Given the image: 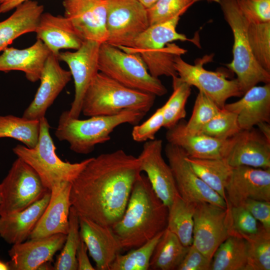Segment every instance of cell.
Masks as SVG:
<instances>
[{"instance_id": "40", "label": "cell", "mask_w": 270, "mask_h": 270, "mask_svg": "<svg viewBox=\"0 0 270 270\" xmlns=\"http://www.w3.org/2000/svg\"><path fill=\"white\" fill-rule=\"evenodd\" d=\"M221 108L204 93L199 91L196 97L191 116L184 122V128L192 134H198Z\"/></svg>"}, {"instance_id": "5", "label": "cell", "mask_w": 270, "mask_h": 270, "mask_svg": "<svg viewBox=\"0 0 270 270\" xmlns=\"http://www.w3.org/2000/svg\"><path fill=\"white\" fill-rule=\"evenodd\" d=\"M156 97L126 87L99 72L84 93L81 113L90 117L112 116L127 110L146 114L154 105Z\"/></svg>"}, {"instance_id": "3", "label": "cell", "mask_w": 270, "mask_h": 270, "mask_svg": "<svg viewBox=\"0 0 270 270\" xmlns=\"http://www.w3.org/2000/svg\"><path fill=\"white\" fill-rule=\"evenodd\" d=\"M180 16L150 26L134 39L130 48H118L125 52L139 55L150 74L156 78L162 76L172 78L178 76L174 60L186 50L172 42L190 40L185 34L176 31Z\"/></svg>"}, {"instance_id": "33", "label": "cell", "mask_w": 270, "mask_h": 270, "mask_svg": "<svg viewBox=\"0 0 270 270\" xmlns=\"http://www.w3.org/2000/svg\"><path fill=\"white\" fill-rule=\"evenodd\" d=\"M40 129V120H30L12 115L0 116V138H14L28 148L36 145Z\"/></svg>"}, {"instance_id": "41", "label": "cell", "mask_w": 270, "mask_h": 270, "mask_svg": "<svg viewBox=\"0 0 270 270\" xmlns=\"http://www.w3.org/2000/svg\"><path fill=\"white\" fill-rule=\"evenodd\" d=\"M200 0H158L146 8L150 26L168 20L182 14L194 2Z\"/></svg>"}, {"instance_id": "44", "label": "cell", "mask_w": 270, "mask_h": 270, "mask_svg": "<svg viewBox=\"0 0 270 270\" xmlns=\"http://www.w3.org/2000/svg\"><path fill=\"white\" fill-rule=\"evenodd\" d=\"M164 126L162 106L158 108L147 120L136 124L132 132V136L136 142H146L156 138V132Z\"/></svg>"}, {"instance_id": "42", "label": "cell", "mask_w": 270, "mask_h": 270, "mask_svg": "<svg viewBox=\"0 0 270 270\" xmlns=\"http://www.w3.org/2000/svg\"><path fill=\"white\" fill-rule=\"evenodd\" d=\"M229 216L232 236L242 237L256 233L259 222L244 206H230L226 208Z\"/></svg>"}, {"instance_id": "46", "label": "cell", "mask_w": 270, "mask_h": 270, "mask_svg": "<svg viewBox=\"0 0 270 270\" xmlns=\"http://www.w3.org/2000/svg\"><path fill=\"white\" fill-rule=\"evenodd\" d=\"M240 206L246 208L264 228L270 231V202L248 200Z\"/></svg>"}, {"instance_id": "11", "label": "cell", "mask_w": 270, "mask_h": 270, "mask_svg": "<svg viewBox=\"0 0 270 270\" xmlns=\"http://www.w3.org/2000/svg\"><path fill=\"white\" fill-rule=\"evenodd\" d=\"M206 58L200 60L192 65L183 60L181 56H178L174 60V68L182 81L197 88L222 108L228 98L240 97L244 93L236 78L228 80L224 74L204 68Z\"/></svg>"}, {"instance_id": "7", "label": "cell", "mask_w": 270, "mask_h": 270, "mask_svg": "<svg viewBox=\"0 0 270 270\" xmlns=\"http://www.w3.org/2000/svg\"><path fill=\"white\" fill-rule=\"evenodd\" d=\"M50 125L46 117L40 119L38 142L33 148L18 144L14 154L28 164L38 174L49 190L62 182H72L90 160L92 158L80 162L71 163L62 160L56 152V146L50 133Z\"/></svg>"}, {"instance_id": "47", "label": "cell", "mask_w": 270, "mask_h": 270, "mask_svg": "<svg viewBox=\"0 0 270 270\" xmlns=\"http://www.w3.org/2000/svg\"><path fill=\"white\" fill-rule=\"evenodd\" d=\"M88 248L84 241L81 239L78 247L76 258L78 270H94L88 256Z\"/></svg>"}, {"instance_id": "52", "label": "cell", "mask_w": 270, "mask_h": 270, "mask_svg": "<svg viewBox=\"0 0 270 270\" xmlns=\"http://www.w3.org/2000/svg\"><path fill=\"white\" fill-rule=\"evenodd\" d=\"M12 0H0V4H2L7 2H8Z\"/></svg>"}, {"instance_id": "53", "label": "cell", "mask_w": 270, "mask_h": 270, "mask_svg": "<svg viewBox=\"0 0 270 270\" xmlns=\"http://www.w3.org/2000/svg\"><path fill=\"white\" fill-rule=\"evenodd\" d=\"M1 202V193H0V203Z\"/></svg>"}, {"instance_id": "39", "label": "cell", "mask_w": 270, "mask_h": 270, "mask_svg": "<svg viewBox=\"0 0 270 270\" xmlns=\"http://www.w3.org/2000/svg\"><path fill=\"white\" fill-rule=\"evenodd\" d=\"M237 114L224 108L202 128L198 134H202L220 140L230 138L240 132Z\"/></svg>"}, {"instance_id": "49", "label": "cell", "mask_w": 270, "mask_h": 270, "mask_svg": "<svg viewBox=\"0 0 270 270\" xmlns=\"http://www.w3.org/2000/svg\"><path fill=\"white\" fill-rule=\"evenodd\" d=\"M259 131L268 140L270 141V123L262 122L257 126Z\"/></svg>"}, {"instance_id": "29", "label": "cell", "mask_w": 270, "mask_h": 270, "mask_svg": "<svg viewBox=\"0 0 270 270\" xmlns=\"http://www.w3.org/2000/svg\"><path fill=\"white\" fill-rule=\"evenodd\" d=\"M186 159L196 175L226 203V186L233 167L225 158H198L186 155Z\"/></svg>"}, {"instance_id": "18", "label": "cell", "mask_w": 270, "mask_h": 270, "mask_svg": "<svg viewBox=\"0 0 270 270\" xmlns=\"http://www.w3.org/2000/svg\"><path fill=\"white\" fill-rule=\"evenodd\" d=\"M58 60L51 53L48 56L41 73L40 86L33 100L24 110L23 118L40 120L45 117L48 108L71 80L70 72L62 68Z\"/></svg>"}, {"instance_id": "9", "label": "cell", "mask_w": 270, "mask_h": 270, "mask_svg": "<svg viewBox=\"0 0 270 270\" xmlns=\"http://www.w3.org/2000/svg\"><path fill=\"white\" fill-rule=\"evenodd\" d=\"M0 186V216L28 208L50 190L37 172L20 158L12 163Z\"/></svg>"}, {"instance_id": "14", "label": "cell", "mask_w": 270, "mask_h": 270, "mask_svg": "<svg viewBox=\"0 0 270 270\" xmlns=\"http://www.w3.org/2000/svg\"><path fill=\"white\" fill-rule=\"evenodd\" d=\"M101 43L84 40L74 52H60L59 60L67 64L74 84V95L68 113L70 118H79L84 93L92 79L99 72L98 57Z\"/></svg>"}, {"instance_id": "38", "label": "cell", "mask_w": 270, "mask_h": 270, "mask_svg": "<svg viewBox=\"0 0 270 270\" xmlns=\"http://www.w3.org/2000/svg\"><path fill=\"white\" fill-rule=\"evenodd\" d=\"M248 36L255 59L262 68L270 72V22L248 23Z\"/></svg>"}, {"instance_id": "31", "label": "cell", "mask_w": 270, "mask_h": 270, "mask_svg": "<svg viewBox=\"0 0 270 270\" xmlns=\"http://www.w3.org/2000/svg\"><path fill=\"white\" fill-rule=\"evenodd\" d=\"M247 262L246 241L241 236H230L214 252L210 270H246Z\"/></svg>"}, {"instance_id": "15", "label": "cell", "mask_w": 270, "mask_h": 270, "mask_svg": "<svg viewBox=\"0 0 270 270\" xmlns=\"http://www.w3.org/2000/svg\"><path fill=\"white\" fill-rule=\"evenodd\" d=\"M162 140H148L137 158L141 172H146L155 193L168 208L179 194L170 167L162 157Z\"/></svg>"}, {"instance_id": "27", "label": "cell", "mask_w": 270, "mask_h": 270, "mask_svg": "<svg viewBox=\"0 0 270 270\" xmlns=\"http://www.w3.org/2000/svg\"><path fill=\"white\" fill-rule=\"evenodd\" d=\"M50 197L49 190L28 208L0 216V236L12 244L26 241L44 213Z\"/></svg>"}, {"instance_id": "21", "label": "cell", "mask_w": 270, "mask_h": 270, "mask_svg": "<svg viewBox=\"0 0 270 270\" xmlns=\"http://www.w3.org/2000/svg\"><path fill=\"white\" fill-rule=\"evenodd\" d=\"M78 220L80 238L96 264V270H110L111 264L122 251L111 227L79 215Z\"/></svg>"}, {"instance_id": "24", "label": "cell", "mask_w": 270, "mask_h": 270, "mask_svg": "<svg viewBox=\"0 0 270 270\" xmlns=\"http://www.w3.org/2000/svg\"><path fill=\"white\" fill-rule=\"evenodd\" d=\"M224 108L237 114L242 130H250L260 123H270V84L255 86L238 100L226 104Z\"/></svg>"}, {"instance_id": "48", "label": "cell", "mask_w": 270, "mask_h": 270, "mask_svg": "<svg viewBox=\"0 0 270 270\" xmlns=\"http://www.w3.org/2000/svg\"><path fill=\"white\" fill-rule=\"evenodd\" d=\"M28 0H12L0 5V14L8 12L15 8L18 5Z\"/></svg>"}, {"instance_id": "51", "label": "cell", "mask_w": 270, "mask_h": 270, "mask_svg": "<svg viewBox=\"0 0 270 270\" xmlns=\"http://www.w3.org/2000/svg\"><path fill=\"white\" fill-rule=\"evenodd\" d=\"M10 270L8 262H4L0 260V270Z\"/></svg>"}, {"instance_id": "23", "label": "cell", "mask_w": 270, "mask_h": 270, "mask_svg": "<svg viewBox=\"0 0 270 270\" xmlns=\"http://www.w3.org/2000/svg\"><path fill=\"white\" fill-rule=\"evenodd\" d=\"M182 120L167 129L166 139L168 143L184 150L188 156L206 159L225 158L232 142V138L220 140L202 134H192L184 128Z\"/></svg>"}, {"instance_id": "6", "label": "cell", "mask_w": 270, "mask_h": 270, "mask_svg": "<svg viewBox=\"0 0 270 270\" xmlns=\"http://www.w3.org/2000/svg\"><path fill=\"white\" fill-rule=\"evenodd\" d=\"M214 2L220 4L233 34V60L226 66L236 74L243 93L260 82L270 84V72L258 64L252 54L248 36L249 22L240 10L238 0Z\"/></svg>"}, {"instance_id": "10", "label": "cell", "mask_w": 270, "mask_h": 270, "mask_svg": "<svg viewBox=\"0 0 270 270\" xmlns=\"http://www.w3.org/2000/svg\"><path fill=\"white\" fill-rule=\"evenodd\" d=\"M106 42L130 48L134 39L149 26L146 8L137 0H105Z\"/></svg>"}, {"instance_id": "26", "label": "cell", "mask_w": 270, "mask_h": 270, "mask_svg": "<svg viewBox=\"0 0 270 270\" xmlns=\"http://www.w3.org/2000/svg\"><path fill=\"white\" fill-rule=\"evenodd\" d=\"M2 52L0 55V71H22L32 82L40 80L45 62L51 53L39 39L28 48L6 47Z\"/></svg>"}, {"instance_id": "2", "label": "cell", "mask_w": 270, "mask_h": 270, "mask_svg": "<svg viewBox=\"0 0 270 270\" xmlns=\"http://www.w3.org/2000/svg\"><path fill=\"white\" fill-rule=\"evenodd\" d=\"M168 209L157 196L144 174L136 180L122 218L112 229L122 250L144 244L167 226Z\"/></svg>"}, {"instance_id": "35", "label": "cell", "mask_w": 270, "mask_h": 270, "mask_svg": "<svg viewBox=\"0 0 270 270\" xmlns=\"http://www.w3.org/2000/svg\"><path fill=\"white\" fill-rule=\"evenodd\" d=\"M173 92L163 105L164 126L171 128L186 116V104L191 92V86L178 76L172 78Z\"/></svg>"}, {"instance_id": "30", "label": "cell", "mask_w": 270, "mask_h": 270, "mask_svg": "<svg viewBox=\"0 0 270 270\" xmlns=\"http://www.w3.org/2000/svg\"><path fill=\"white\" fill-rule=\"evenodd\" d=\"M188 247L184 246L175 234L166 228L154 250L150 260V269L176 270Z\"/></svg>"}, {"instance_id": "25", "label": "cell", "mask_w": 270, "mask_h": 270, "mask_svg": "<svg viewBox=\"0 0 270 270\" xmlns=\"http://www.w3.org/2000/svg\"><path fill=\"white\" fill-rule=\"evenodd\" d=\"M51 54L58 58L61 49L79 48L84 40L65 16L42 13L35 30Z\"/></svg>"}, {"instance_id": "17", "label": "cell", "mask_w": 270, "mask_h": 270, "mask_svg": "<svg viewBox=\"0 0 270 270\" xmlns=\"http://www.w3.org/2000/svg\"><path fill=\"white\" fill-rule=\"evenodd\" d=\"M226 195L227 207L240 206L248 200L270 202V168H233Z\"/></svg>"}, {"instance_id": "37", "label": "cell", "mask_w": 270, "mask_h": 270, "mask_svg": "<svg viewBox=\"0 0 270 270\" xmlns=\"http://www.w3.org/2000/svg\"><path fill=\"white\" fill-rule=\"evenodd\" d=\"M69 228L66 239L54 266L55 270H76V252L81 240L78 214L72 206L68 217Z\"/></svg>"}, {"instance_id": "12", "label": "cell", "mask_w": 270, "mask_h": 270, "mask_svg": "<svg viewBox=\"0 0 270 270\" xmlns=\"http://www.w3.org/2000/svg\"><path fill=\"white\" fill-rule=\"evenodd\" d=\"M192 244L212 260L213 255L232 236L227 208L207 202L194 203Z\"/></svg>"}, {"instance_id": "8", "label": "cell", "mask_w": 270, "mask_h": 270, "mask_svg": "<svg viewBox=\"0 0 270 270\" xmlns=\"http://www.w3.org/2000/svg\"><path fill=\"white\" fill-rule=\"evenodd\" d=\"M98 68L100 72L128 88L156 96L168 92L159 78L150 74L139 55L125 52L106 42L100 44Z\"/></svg>"}, {"instance_id": "22", "label": "cell", "mask_w": 270, "mask_h": 270, "mask_svg": "<svg viewBox=\"0 0 270 270\" xmlns=\"http://www.w3.org/2000/svg\"><path fill=\"white\" fill-rule=\"evenodd\" d=\"M66 235L58 234L12 244L8 250L10 270H38L42 264L51 262L55 254L62 248Z\"/></svg>"}, {"instance_id": "19", "label": "cell", "mask_w": 270, "mask_h": 270, "mask_svg": "<svg viewBox=\"0 0 270 270\" xmlns=\"http://www.w3.org/2000/svg\"><path fill=\"white\" fill-rule=\"evenodd\" d=\"M225 159L233 168H270V141L254 128L242 130L232 138Z\"/></svg>"}, {"instance_id": "34", "label": "cell", "mask_w": 270, "mask_h": 270, "mask_svg": "<svg viewBox=\"0 0 270 270\" xmlns=\"http://www.w3.org/2000/svg\"><path fill=\"white\" fill-rule=\"evenodd\" d=\"M248 246V262L246 270H270V231L259 223L258 232L244 236Z\"/></svg>"}, {"instance_id": "50", "label": "cell", "mask_w": 270, "mask_h": 270, "mask_svg": "<svg viewBox=\"0 0 270 270\" xmlns=\"http://www.w3.org/2000/svg\"><path fill=\"white\" fill-rule=\"evenodd\" d=\"M141 3L146 8L152 6L158 0H137Z\"/></svg>"}, {"instance_id": "45", "label": "cell", "mask_w": 270, "mask_h": 270, "mask_svg": "<svg viewBox=\"0 0 270 270\" xmlns=\"http://www.w3.org/2000/svg\"><path fill=\"white\" fill-rule=\"evenodd\" d=\"M211 260L206 256L192 244L177 270H210Z\"/></svg>"}, {"instance_id": "1", "label": "cell", "mask_w": 270, "mask_h": 270, "mask_svg": "<svg viewBox=\"0 0 270 270\" xmlns=\"http://www.w3.org/2000/svg\"><path fill=\"white\" fill-rule=\"evenodd\" d=\"M140 173L138 158L122 150L92 158L72 182V206L79 216L112 227L122 218Z\"/></svg>"}, {"instance_id": "28", "label": "cell", "mask_w": 270, "mask_h": 270, "mask_svg": "<svg viewBox=\"0 0 270 270\" xmlns=\"http://www.w3.org/2000/svg\"><path fill=\"white\" fill-rule=\"evenodd\" d=\"M14 13L0 22V52L20 36L35 32L44 6L36 1L26 0L16 8Z\"/></svg>"}, {"instance_id": "20", "label": "cell", "mask_w": 270, "mask_h": 270, "mask_svg": "<svg viewBox=\"0 0 270 270\" xmlns=\"http://www.w3.org/2000/svg\"><path fill=\"white\" fill-rule=\"evenodd\" d=\"M72 183L62 182L51 188L49 202L31 232L30 239H38L62 234L69 228L68 217L72 206L70 194Z\"/></svg>"}, {"instance_id": "16", "label": "cell", "mask_w": 270, "mask_h": 270, "mask_svg": "<svg viewBox=\"0 0 270 270\" xmlns=\"http://www.w3.org/2000/svg\"><path fill=\"white\" fill-rule=\"evenodd\" d=\"M62 4L64 16L84 40L106 42L105 0H64Z\"/></svg>"}, {"instance_id": "36", "label": "cell", "mask_w": 270, "mask_h": 270, "mask_svg": "<svg viewBox=\"0 0 270 270\" xmlns=\"http://www.w3.org/2000/svg\"><path fill=\"white\" fill-rule=\"evenodd\" d=\"M164 230L140 246L130 250L126 254H118L111 264L110 270H149L151 257Z\"/></svg>"}, {"instance_id": "4", "label": "cell", "mask_w": 270, "mask_h": 270, "mask_svg": "<svg viewBox=\"0 0 270 270\" xmlns=\"http://www.w3.org/2000/svg\"><path fill=\"white\" fill-rule=\"evenodd\" d=\"M146 113L127 110L112 116H97L80 120L69 116L68 110L60 116L55 136L60 141H66L70 149L80 154H88L95 146L110 139V134L124 124H137Z\"/></svg>"}, {"instance_id": "43", "label": "cell", "mask_w": 270, "mask_h": 270, "mask_svg": "<svg viewBox=\"0 0 270 270\" xmlns=\"http://www.w3.org/2000/svg\"><path fill=\"white\" fill-rule=\"evenodd\" d=\"M238 4L249 23L270 22V0H238Z\"/></svg>"}, {"instance_id": "13", "label": "cell", "mask_w": 270, "mask_h": 270, "mask_svg": "<svg viewBox=\"0 0 270 270\" xmlns=\"http://www.w3.org/2000/svg\"><path fill=\"white\" fill-rule=\"evenodd\" d=\"M164 151L178 191L184 200L192 203L207 202L226 208L224 198L194 172L186 159L187 154L184 150L168 142Z\"/></svg>"}, {"instance_id": "54", "label": "cell", "mask_w": 270, "mask_h": 270, "mask_svg": "<svg viewBox=\"0 0 270 270\" xmlns=\"http://www.w3.org/2000/svg\"><path fill=\"white\" fill-rule=\"evenodd\" d=\"M207 0L208 2H214V0Z\"/></svg>"}, {"instance_id": "32", "label": "cell", "mask_w": 270, "mask_h": 270, "mask_svg": "<svg viewBox=\"0 0 270 270\" xmlns=\"http://www.w3.org/2000/svg\"><path fill=\"white\" fill-rule=\"evenodd\" d=\"M194 206V203L186 201L178 194L168 208L166 228L186 246L192 244Z\"/></svg>"}]
</instances>
